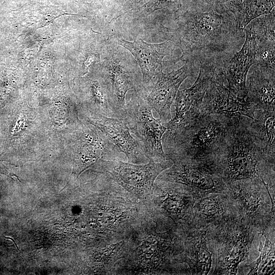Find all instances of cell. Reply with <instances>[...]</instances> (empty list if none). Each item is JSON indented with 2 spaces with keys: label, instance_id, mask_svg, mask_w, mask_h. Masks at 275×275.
<instances>
[{
  "label": "cell",
  "instance_id": "cell-8",
  "mask_svg": "<svg viewBox=\"0 0 275 275\" xmlns=\"http://www.w3.org/2000/svg\"><path fill=\"white\" fill-rule=\"evenodd\" d=\"M173 165L160 178L181 183L200 191L222 187L224 181L212 155L199 158L172 159Z\"/></svg>",
  "mask_w": 275,
  "mask_h": 275
},
{
  "label": "cell",
  "instance_id": "cell-12",
  "mask_svg": "<svg viewBox=\"0 0 275 275\" xmlns=\"http://www.w3.org/2000/svg\"><path fill=\"white\" fill-rule=\"evenodd\" d=\"M244 31L245 40L240 50L224 59L221 66L228 87L240 97L246 98V78L255 63L256 41L252 31L246 27Z\"/></svg>",
  "mask_w": 275,
  "mask_h": 275
},
{
  "label": "cell",
  "instance_id": "cell-22",
  "mask_svg": "<svg viewBox=\"0 0 275 275\" xmlns=\"http://www.w3.org/2000/svg\"><path fill=\"white\" fill-rule=\"evenodd\" d=\"M194 249L199 272L202 274H207L211 268L212 254L207 246L206 232H202L196 240Z\"/></svg>",
  "mask_w": 275,
  "mask_h": 275
},
{
  "label": "cell",
  "instance_id": "cell-9",
  "mask_svg": "<svg viewBox=\"0 0 275 275\" xmlns=\"http://www.w3.org/2000/svg\"><path fill=\"white\" fill-rule=\"evenodd\" d=\"M226 84L220 63L206 91L200 114H217L230 118L244 116L254 119L256 109L254 105L231 91Z\"/></svg>",
  "mask_w": 275,
  "mask_h": 275
},
{
  "label": "cell",
  "instance_id": "cell-19",
  "mask_svg": "<svg viewBox=\"0 0 275 275\" xmlns=\"http://www.w3.org/2000/svg\"><path fill=\"white\" fill-rule=\"evenodd\" d=\"M265 241L260 256L249 272V274H271L274 271V245L265 236Z\"/></svg>",
  "mask_w": 275,
  "mask_h": 275
},
{
  "label": "cell",
  "instance_id": "cell-5",
  "mask_svg": "<svg viewBox=\"0 0 275 275\" xmlns=\"http://www.w3.org/2000/svg\"><path fill=\"white\" fill-rule=\"evenodd\" d=\"M149 89L143 87L134 91L125 104V117L130 131L144 146L149 159L162 160L168 159L162 145V138L167 127L160 119L152 115V108L146 97Z\"/></svg>",
  "mask_w": 275,
  "mask_h": 275
},
{
  "label": "cell",
  "instance_id": "cell-10",
  "mask_svg": "<svg viewBox=\"0 0 275 275\" xmlns=\"http://www.w3.org/2000/svg\"><path fill=\"white\" fill-rule=\"evenodd\" d=\"M177 70L163 73L162 68L156 72V82L147 95L149 105L155 109L161 122L167 123L171 119V107L175 99L178 89L183 81L195 72L194 61H187Z\"/></svg>",
  "mask_w": 275,
  "mask_h": 275
},
{
  "label": "cell",
  "instance_id": "cell-7",
  "mask_svg": "<svg viewBox=\"0 0 275 275\" xmlns=\"http://www.w3.org/2000/svg\"><path fill=\"white\" fill-rule=\"evenodd\" d=\"M171 159H150L146 164L125 162L117 159L101 161L103 170L116 182L140 199L152 194L154 183L158 175L173 165Z\"/></svg>",
  "mask_w": 275,
  "mask_h": 275
},
{
  "label": "cell",
  "instance_id": "cell-15",
  "mask_svg": "<svg viewBox=\"0 0 275 275\" xmlns=\"http://www.w3.org/2000/svg\"><path fill=\"white\" fill-rule=\"evenodd\" d=\"M249 126L251 133L264 151L274 158V111L256 109L254 119H250Z\"/></svg>",
  "mask_w": 275,
  "mask_h": 275
},
{
  "label": "cell",
  "instance_id": "cell-4",
  "mask_svg": "<svg viewBox=\"0 0 275 275\" xmlns=\"http://www.w3.org/2000/svg\"><path fill=\"white\" fill-rule=\"evenodd\" d=\"M102 54L99 68L107 85L110 105L117 118L124 119L126 94L145 87L142 73L136 60L117 43L115 36L107 39Z\"/></svg>",
  "mask_w": 275,
  "mask_h": 275
},
{
  "label": "cell",
  "instance_id": "cell-17",
  "mask_svg": "<svg viewBox=\"0 0 275 275\" xmlns=\"http://www.w3.org/2000/svg\"><path fill=\"white\" fill-rule=\"evenodd\" d=\"M85 84L87 97L92 108L98 115L117 118L110 105L107 85L100 69L97 75L88 78Z\"/></svg>",
  "mask_w": 275,
  "mask_h": 275
},
{
  "label": "cell",
  "instance_id": "cell-25",
  "mask_svg": "<svg viewBox=\"0 0 275 275\" xmlns=\"http://www.w3.org/2000/svg\"><path fill=\"white\" fill-rule=\"evenodd\" d=\"M169 195L163 201V206L171 215L178 216L184 209L183 199L176 194Z\"/></svg>",
  "mask_w": 275,
  "mask_h": 275
},
{
  "label": "cell",
  "instance_id": "cell-11",
  "mask_svg": "<svg viewBox=\"0 0 275 275\" xmlns=\"http://www.w3.org/2000/svg\"><path fill=\"white\" fill-rule=\"evenodd\" d=\"M88 120L100 130L120 152L126 155L129 162L145 163L150 160L144 145L131 135L124 119L97 115L88 116Z\"/></svg>",
  "mask_w": 275,
  "mask_h": 275
},
{
  "label": "cell",
  "instance_id": "cell-1",
  "mask_svg": "<svg viewBox=\"0 0 275 275\" xmlns=\"http://www.w3.org/2000/svg\"><path fill=\"white\" fill-rule=\"evenodd\" d=\"M207 0L194 5L176 18L177 27L160 25L158 31L166 41L180 48L179 61L222 59L235 53L244 40V30L227 7Z\"/></svg>",
  "mask_w": 275,
  "mask_h": 275
},
{
  "label": "cell",
  "instance_id": "cell-23",
  "mask_svg": "<svg viewBox=\"0 0 275 275\" xmlns=\"http://www.w3.org/2000/svg\"><path fill=\"white\" fill-rule=\"evenodd\" d=\"M274 57V44L256 43L255 64L275 69Z\"/></svg>",
  "mask_w": 275,
  "mask_h": 275
},
{
  "label": "cell",
  "instance_id": "cell-27",
  "mask_svg": "<svg viewBox=\"0 0 275 275\" xmlns=\"http://www.w3.org/2000/svg\"><path fill=\"white\" fill-rule=\"evenodd\" d=\"M4 237H5V238H6V239H9L12 240L14 242V243H15V245L16 246V247H17L18 250L19 251H20V250H19V249H18V246H17V244L16 243V242H15V241H14L12 238H11V237H6V236H4Z\"/></svg>",
  "mask_w": 275,
  "mask_h": 275
},
{
  "label": "cell",
  "instance_id": "cell-3",
  "mask_svg": "<svg viewBox=\"0 0 275 275\" xmlns=\"http://www.w3.org/2000/svg\"><path fill=\"white\" fill-rule=\"evenodd\" d=\"M237 117L200 114L187 126L167 130L162 138V145L167 158L193 159L212 155Z\"/></svg>",
  "mask_w": 275,
  "mask_h": 275
},
{
  "label": "cell",
  "instance_id": "cell-2",
  "mask_svg": "<svg viewBox=\"0 0 275 275\" xmlns=\"http://www.w3.org/2000/svg\"><path fill=\"white\" fill-rule=\"evenodd\" d=\"M249 118L238 117L212 157L224 181H263V176L274 167V158L267 155L251 133Z\"/></svg>",
  "mask_w": 275,
  "mask_h": 275
},
{
  "label": "cell",
  "instance_id": "cell-24",
  "mask_svg": "<svg viewBox=\"0 0 275 275\" xmlns=\"http://www.w3.org/2000/svg\"><path fill=\"white\" fill-rule=\"evenodd\" d=\"M198 210L205 218H211L219 215L223 211L222 204L216 197L202 199L198 204Z\"/></svg>",
  "mask_w": 275,
  "mask_h": 275
},
{
  "label": "cell",
  "instance_id": "cell-20",
  "mask_svg": "<svg viewBox=\"0 0 275 275\" xmlns=\"http://www.w3.org/2000/svg\"><path fill=\"white\" fill-rule=\"evenodd\" d=\"M182 0H149L142 6L128 12L134 19L144 18L156 10L171 9L178 10L181 7Z\"/></svg>",
  "mask_w": 275,
  "mask_h": 275
},
{
  "label": "cell",
  "instance_id": "cell-13",
  "mask_svg": "<svg viewBox=\"0 0 275 275\" xmlns=\"http://www.w3.org/2000/svg\"><path fill=\"white\" fill-rule=\"evenodd\" d=\"M115 38L117 43L134 57L142 73L144 86L150 89V83L155 75L156 70L159 66L162 68V60L166 56H172L176 47L175 44L171 41L151 44L141 38L130 42L122 38Z\"/></svg>",
  "mask_w": 275,
  "mask_h": 275
},
{
  "label": "cell",
  "instance_id": "cell-21",
  "mask_svg": "<svg viewBox=\"0 0 275 275\" xmlns=\"http://www.w3.org/2000/svg\"><path fill=\"white\" fill-rule=\"evenodd\" d=\"M248 244L244 236H239L225 259L224 264L227 274H235L237 268L248 253Z\"/></svg>",
  "mask_w": 275,
  "mask_h": 275
},
{
  "label": "cell",
  "instance_id": "cell-26",
  "mask_svg": "<svg viewBox=\"0 0 275 275\" xmlns=\"http://www.w3.org/2000/svg\"><path fill=\"white\" fill-rule=\"evenodd\" d=\"M146 1L147 0H128L126 3L123 5L121 11L115 18L111 20L110 22L116 21L117 18L121 17L122 15L127 13L130 10L136 8L139 5L143 3Z\"/></svg>",
  "mask_w": 275,
  "mask_h": 275
},
{
  "label": "cell",
  "instance_id": "cell-6",
  "mask_svg": "<svg viewBox=\"0 0 275 275\" xmlns=\"http://www.w3.org/2000/svg\"><path fill=\"white\" fill-rule=\"evenodd\" d=\"M221 60L215 58L199 60V72L194 84L190 88L177 92L174 104L175 115L166 123L167 130L173 131L187 126L199 117L206 91Z\"/></svg>",
  "mask_w": 275,
  "mask_h": 275
},
{
  "label": "cell",
  "instance_id": "cell-18",
  "mask_svg": "<svg viewBox=\"0 0 275 275\" xmlns=\"http://www.w3.org/2000/svg\"><path fill=\"white\" fill-rule=\"evenodd\" d=\"M274 10L252 20L246 27L252 31L257 43H274ZM245 27V28H246Z\"/></svg>",
  "mask_w": 275,
  "mask_h": 275
},
{
  "label": "cell",
  "instance_id": "cell-14",
  "mask_svg": "<svg viewBox=\"0 0 275 275\" xmlns=\"http://www.w3.org/2000/svg\"><path fill=\"white\" fill-rule=\"evenodd\" d=\"M246 90V99L256 109L274 111L275 69L253 64L248 74Z\"/></svg>",
  "mask_w": 275,
  "mask_h": 275
},
{
  "label": "cell",
  "instance_id": "cell-16",
  "mask_svg": "<svg viewBox=\"0 0 275 275\" xmlns=\"http://www.w3.org/2000/svg\"><path fill=\"white\" fill-rule=\"evenodd\" d=\"M275 0H230L226 6L234 15L240 30L254 19L271 12Z\"/></svg>",
  "mask_w": 275,
  "mask_h": 275
}]
</instances>
